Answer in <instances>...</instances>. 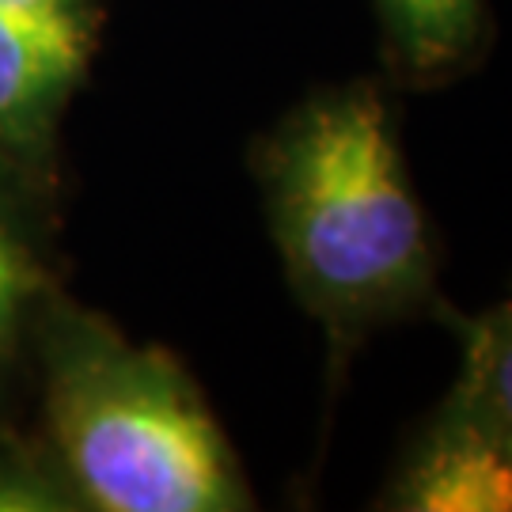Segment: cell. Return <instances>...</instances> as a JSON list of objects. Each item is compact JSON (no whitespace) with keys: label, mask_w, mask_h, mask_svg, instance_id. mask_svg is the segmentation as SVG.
I'll return each mask as SVG.
<instances>
[{"label":"cell","mask_w":512,"mask_h":512,"mask_svg":"<svg viewBox=\"0 0 512 512\" xmlns=\"http://www.w3.org/2000/svg\"><path fill=\"white\" fill-rule=\"evenodd\" d=\"M0 512H84L54 452L0 414Z\"/></svg>","instance_id":"ba28073f"},{"label":"cell","mask_w":512,"mask_h":512,"mask_svg":"<svg viewBox=\"0 0 512 512\" xmlns=\"http://www.w3.org/2000/svg\"><path fill=\"white\" fill-rule=\"evenodd\" d=\"M4 8L23 12H54V16H92L107 19V0H0Z\"/></svg>","instance_id":"9c48e42d"},{"label":"cell","mask_w":512,"mask_h":512,"mask_svg":"<svg viewBox=\"0 0 512 512\" xmlns=\"http://www.w3.org/2000/svg\"><path fill=\"white\" fill-rule=\"evenodd\" d=\"M459 376L452 399L512 440V293L475 319H456Z\"/></svg>","instance_id":"52a82bcc"},{"label":"cell","mask_w":512,"mask_h":512,"mask_svg":"<svg viewBox=\"0 0 512 512\" xmlns=\"http://www.w3.org/2000/svg\"><path fill=\"white\" fill-rule=\"evenodd\" d=\"M376 509L395 512H512V440L444 395L406 444Z\"/></svg>","instance_id":"277c9868"},{"label":"cell","mask_w":512,"mask_h":512,"mask_svg":"<svg viewBox=\"0 0 512 512\" xmlns=\"http://www.w3.org/2000/svg\"><path fill=\"white\" fill-rule=\"evenodd\" d=\"M38 437L84 512H247L255 490L190 368L65 281L31 334Z\"/></svg>","instance_id":"7a4b0ae2"},{"label":"cell","mask_w":512,"mask_h":512,"mask_svg":"<svg viewBox=\"0 0 512 512\" xmlns=\"http://www.w3.org/2000/svg\"><path fill=\"white\" fill-rule=\"evenodd\" d=\"M251 175L289 293L323 330L330 376L376 330L440 304L433 228L376 80L304 95L255 141Z\"/></svg>","instance_id":"6da1fadb"},{"label":"cell","mask_w":512,"mask_h":512,"mask_svg":"<svg viewBox=\"0 0 512 512\" xmlns=\"http://www.w3.org/2000/svg\"><path fill=\"white\" fill-rule=\"evenodd\" d=\"M57 220L0 167V414H8L12 391L31 372L35 319L61 285Z\"/></svg>","instance_id":"5b68a950"},{"label":"cell","mask_w":512,"mask_h":512,"mask_svg":"<svg viewBox=\"0 0 512 512\" xmlns=\"http://www.w3.org/2000/svg\"><path fill=\"white\" fill-rule=\"evenodd\" d=\"M387 69L406 84H440L471 69L490 38L486 0H372Z\"/></svg>","instance_id":"8992f818"},{"label":"cell","mask_w":512,"mask_h":512,"mask_svg":"<svg viewBox=\"0 0 512 512\" xmlns=\"http://www.w3.org/2000/svg\"><path fill=\"white\" fill-rule=\"evenodd\" d=\"M103 19L0 4V167L61 217V129L88 84Z\"/></svg>","instance_id":"3957f363"}]
</instances>
